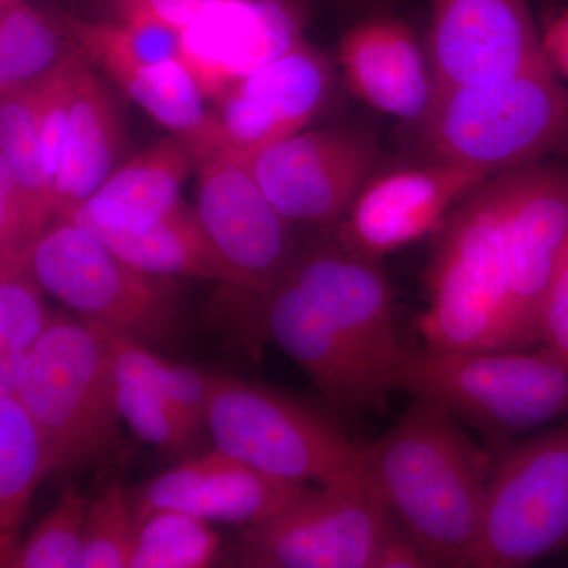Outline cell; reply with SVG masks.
Listing matches in <instances>:
<instances>
[{"label": "cell", "instance_id": "7c38bea8", "mask_svg": "<svg viewBox=\"0 0 568 568\" xmlns=\"http://www.w3.org/2000/svg\"><path fill=\"white\" fill-rule=\"evenodd\" d=\"M500 181L510 349H528L540 343L541 305L568 248V168L526 164L500 174Z\"/></svg>", "mask_w": 568, "mask_h": 568}, {"label": "cell", "instance_id": "4dcf8cb0", "mask_svg": "<svg viewBox=\"0 0 568 568\" xmlns=\"http://www.w3.org/2000/svg\"><path fill=\"white\" fill-rule=\"evenodd\" d=\"M118 406L123 424L138 439L186 459L197 429L153 384L115 366Z\"/></svg>", "mask_w": 568, "mask_h": 568}, {"label": "cell", "instance_id": "d6986e66", "mask_svg": "<svg viewBox=\"0 0 568 568\" xmlns=\"http://www.w3.org/2000/svg\"><path fill=\"white\" fill-rule=\"evenodd\" d=\"M346 88L358 100L418 125L435 102L428 52L405 22L375 17L345 33L338 48Z\"/></svg>", "mask_w": 568, "mask_h": 568}, {"label": "cell", "instance_id": "74e56055", "mask_svg": "<svg viewBox=\"0 0 568 568\" xmlns=\"http://www.w3.org/2000/svg\"><path fill=\"white\" fill-rule=\"evenodd\" d=\"M28 2V0H0V10L7 9V7L14 6V3Z\"/></svg>", "mask_w": 568, "mask_h": 568}, {"label": "cell", "instance_id": "7a4b0ae2", "mask_svg": "<svg viewBox=\"0 0 568 568\" xmlns=\"http://www.w3.org/2000/svg\"><path fill=\"white\" fill-rule=\"evenodd\" d=\"M459 424L443 406L414 398L386 435L361 447L366 485L435 567L465 562L496 465Z\"/></svg>", "mask_w": 568, "mask_h": 568}, {"label": "cell", "instance_id": "52a82bcc", "mask_svg": "<svg viewBox=\"0 0 568 568\" xmlns=\"http://www.w3.org/2000/svg\"><path fill=\"white\" fill-rule=\"evenodd\" d=\"M28 265L44 293L82 320L152 345L182 338L185 316L174 278L134 267L77 224L54 220L33 242Z\"/></svg>", "mask_w": 568, "mask_h": 568}, {"label": "cell", "instance_id": "2e32d148", "mask_svg": "<svg viewBox=\"0 0 568 568\" xmlns=\"http://www.w3.org/2000/svg\"><path fill=\"white\" fill-rule=\"evenodd\" d=\"M334 84L327 55L302 39L291 50L235 82L215 100L223 148L252 156L302 132L323 111Z\"/></svg>", "mask_w": 568, "mask_h": 568}, {"label": "cell", "instance_id": "8d00e7d4", "mask_svg": "<svg viewBox=\"0 0 568 568\" xmlns=\"http://www.w3.org/2000/svg\"><path fill=\"white\" fill-rule=\"evenodd\" d=\"M541 39L549 65L568 81V9L549 24Z\"/></svg>", "mask_w": 568, "mask_h": 568}, {"label": "cell", "instance_id": "5bb4252c", "mask_svg": "<svg viewBox=\"0 0 568 568\" xmlns=\"http://www.w3.org/2000/svg\"><path fill=\"white\" fill-rule=\"evenodd\" d=\"M489 178L470 168L436 162L377 173L332 234L349 252L381 261L437 233L452 209Z\"/></svg>", "mask_w": 568, "mask_h": 568}, {"label": "cell", "instance_id": "603a6c76", "mask_svg": "<svg viewBox=\"0 0 568 568\" xmlns=\"http://www.w3.org/2000/svg\"><path fill=\"white\" fill-rule=\"evenodd\" d=\"M201 163L189 142L170 134L121 164L88 201L130 215H170L185 204L183 183Z\"/></svg>", "mask_w": 568, "mask_h": 568}, {"label": "cell", "instance_id": "ac0fdd59", "mask_svg": "<svg viewBox=\"0 0 568 568\" xmlns=\"http://www.w3.org/2000/svg\"><path fill=\"white\" fill-rule=\"evenodd\" d=\"M306 488L267 476L213 448L144 481L132 489L130 500L134 528L160 508L185 511L209 523L250 526L274 517Z\"/></svg>", "mask_w": 568, "mask_h": 568}, {"label": "cell", "instance_id": "4fadbf2b", "mask_svg": "<svg viewBox=\"0 0 568 568\" xmlns=\"http://www.w3.org/2000/svg\"><path fill=\"white\" fill-rule=\"evenodd\" d=\"M261 189L287 222L334 230L377 174L375 142L353 130H302L250 156Z\"/></svg>", "mask_w": 568, "mask_h": 568}, {"label": "cell", "instance_id": "ba28073f", "mask_svg": "<svg viewBox=\"0 0 568 568\" xmlns=\"http://www.w3.org/2000/svg\"><path fill=\"white\" fill-rule=\"evenodd\" d=\"M213 448L280 480L327 485L358 476L361 447L312 406L237 377L212 376Z\"/></svg>", "mask_w": 568, "mask_h": 568}, {"label": "cell", "instance_id": "d590c367", "mask_svg": "<svg viewBox=\"0 0 568 568\" xmlns=\"http://www.w3.org/2000/svg\"><path fill=\"white\" fill-rule=\"evenodd\" d=\"M540 343L568 361V248L541 305Z\"/></svg>", "mask_w": 568, "mask_h": 568}, {"label": "cell", "instance_id": "5b68a950", "mask_svg": "<svg viewBox=\"0 0 568 568\" xmlns=\"http://www.w3.org/2000/svg\"><path fill=\"white\" fill-rule=\"evenodd\" d=\"M395 388L474 426L496 455L511 437L568 416V361L544 346L467 353L406 347Z\"/></svg>", "mask_w": 568, "mask_h": 568}, {"label": "cell", "instance_id": "d4e9b609", "mask_svg": "<svg viewBox=\"0 0 568 568\" xmlns=\"http://www.w3.org/2000/svg\"><path fill=\"white\" fill-rule=\"evenodd\" d=\"M0 164L9 171L24 204L32 246L54 222L52 186L37 132L33 82L0 95Z\"/></svg>", "mask_w": 568, "mask_h": 568}, {"label": "cell", "instance_id": "836d02e7", "mask_svg": "<svg viewBox=\"0 0 568 568\" xmlns=\"http://www.w3.org/2000/svg\"><path fill=\"white\" fill-rule=\"evenodd\" d=\"M88 59L81 51L33 82V108L44 171L51 186L58 171L78 81Z\"/></svg>", "mask_w": 568, "mask_h": 568}, {"label": "cell", "instance_id": "83f0119b", "mask_svg": "<svg viewBox=\"0 0 568 568\" xmlns=\"http://www.w3.org/2000/svg\"><path fill=\"white\" fill-rule=\"evenodd\" d=\"M58 18L78 50L97 70L181 59V31L170 26L160 22L88 21L67 13H58Z\"/></svg>", "mask_w": 568, "mask_h": 568}, {"label": "cell", "instance_id": "8fae6325", "mask_svg": "<svg viewBox=\"0 0 568 568\" xmlns=\"http://www.w3.org/2000/svg\"><path fill=\"white\" fill-rule=\"evenodd\" d=\"M196 211L209 241L248 295L271 290L297 256L295 224L276 211L248 156L220 148L197 168Z\"/></svg>", "mask_w": 568, "mask_h": 568}, {"label": "cell", "instance_id": "f1b7e54d", "mask_svg": "<svg viewBox=\"0 0 568 568\" xmlns=\"http://www.w3.org/2000/svg\"><path fill=\"white\" fill-rule=\"evenodd\" d=\"M220 551V537L209 521L185 511L160 508L134 530L129 568H203Z\"/></svg>", "mask_w": 568, "mask_h": 568}, {"label": "cell", "instance_id": "8992f818", "mask_svg": "<svg viewBox=\"0 0 568 568\" xmlns=\"http://www.w3.org/2000/svg\"><path fill=\"white\" fill-rule=\"evenodd\" d=\"M500 174L459 201L435 235L417 321L436 351L510 349L511 313L500 242Z\"/></svg>", "mask_w": 568, "mask_h": 568}, {"label": "cell", "instance_id": "9a60e30c", "mask_svg": "<svg viewBox=\"0 0 568 568\" xmlns=\"http://www.w3.org/2000/svg\"><path fill=\"white\" fill-rule=\"evenodd\" d=\"M436 89L499 80L549 63L528 0H429Z\"/></svg>", "mask_w": 568, "mask_h": 568}, {"label": "cell", "instance_id": "6da1fadb", "mask_svg": "<svg viewBox=\"0 0 568 568\" xmlns=\"http://www.w3.org/2000/svg\"><path fill=\"white\" fill-rule=\"evenodd\" d=\"M235 310L312 379L335 413H383L406 347L381 261L346 250L332 231L301 246L286 272Z\"/></svg>", "mask_w": 568, "mask_h": 568}, {"label": "cell", "instance_id": "4316f807", "mask_svg": "<svg viewBox=\"0 0 568 568\" xmlns=\"http://www.w3.org/2000/svg\"><path fill=\"white\" fill-rule=\"evenodd\" d=\"M44 294L28 260L0 263V392L14 394L22 358L58 315Z\"/></svg>", "mask_w": 568, "mask_h": 568}, {"label": "cell", "instance_id": "f546056e", "mask_svg": "<svg viewBox=\"0 0 568 568\" xmlns=\"http://www.w3.org/2000/svg\"><path fill=\"white\" fill-rule=\"evenodd\" d=\"M104 331L110 338L114 364L118 368L148 379L181 410L182 416L197 432L207 426V406L213 375L163 361L134 336L108 327H104Z\"/></svg>", "mask_w": 568, "mask_h": 568}, {"label": "cell", "instance_id": "277c9868", "mask_svg": "<svg viewBox=\"0 0 568 568\" xmlns=\"http://www.w3.org/2000/svg\"><path fill=\"white\" fill-rule=\"evenodd\" d=\"M425 162L497 175L568 155V89L549 63L477 84L436 89L418 123Z\"/></svg>", "mask_w": 568, "mask_h": 568}, {"label": "cell", "instance_id": "e575fe53", "mask_svg": "<svg viewBox=\"0 0 568 568\" xmlns=\"http://www.w3.org/2000/svg\"><path fill=\"white\" fill-rule=\"evenodd\" d=\"M220 2L224 0H110V6L119 21L160 22L182 31Z\"/></svg>", "mask_w": 568, "mask_h": 568}, {"label": "cell", "instance_id": "d6a6232c", "mask_svg": "<svg viewBox=\"0 0 568 568\" xmlns=\"http://www.w3.org/2000/svg\"><path fill=\"white\" fill-rule=\"evenodd\" d=\"M134 529L132 500L122 480L108 481L89 500L81 568L129 567Z\"/></svg>", "mask_w": 568, "mask_h": 568}, {"label": "cell", "instance_id": "7402d4cb", "mask_svg": "<svg viewBox=\"0 0 568 568\" xmlns=\"http://www.w3.org/2000/svg\"><path fill=\"white\" fill-rule=\"evenodd\" d=\"M99 71L153 121L189 142L203 162L223 148L213 111L205 108L207 99L182 59L151 65H111Z\"/></svg>", "mask_w": 568, "mask_h": 568}, {"label": "cell", "instance_id": "1f68e13d", "mask_svg": "<svg viewBox=\"0 0 568 568\" xmlns=\"http://www.w3.org/2000/svg\"><path fill=\"white\" fill-rule=\"evenodd\" d=\"M88 506L89 500L77 488L63 489L50 514L0 566L81 568Z\"/></svg>", "mask_w": 568, "mask_h": 568}, {"label": "cell", "instance_id": "cb8c5ba5", "mask_svg": "<svg viewBox=\"0 0 568 568\" xmlns=\"http://www.w3.org/2000/svg\"><path fill=\"white\" fill-rule=\"evenodd\" d=\"M50 474L39 425L17 394L0 392V562L17 549L33 491Z\"/></svg>", "mask_w": 568, "mask_h": 568}, {"label": "cell", "instance_id": "ffe728a7", "mask_svg": "<svg viewBox=\"0 0 568 568\" xmlns=\"http://www.w3.org/2000/svg\"><path fill=\"white\" fill-rule=\"evenodd\" d=\"M58 220L77 224L126 263L159 276L233 283V274L209 241L194 207L164 216L130 215L84 203Z\"/></svg>", "mask_w": 568, "mask_h": 568}, {"label": "cell", "instance_id": "9c48e42d", "mask_svg": "<svg viewBox=\"0 0 568 568\" xmlns=\"http://www.w3.org/2000/svg\"><path fill=\"white\" fill-rule=\"evenodd\" d=\"M568 549V425L497 454L462 568H521Z\"/></svg>", "mask_w": 568, "mask_h": 568}, {"label": "cell", "instance_id": "484cf974", "mask_svg": "<svg viewBox=\"0 0 568 568\" xmlns=\"http://www.w3.org/2000/svg\"><path fill=\"white\" fill-rule=\"evenodd\" d=\"M78 51L58 13L28 2L0 10V95L39 81Z\"/></svg>", "mask_w": 568, "mask_h": 568}, {"label": "cell", "instance_id": "30bf717a", "mask_svg": "<svg viewBox=\"0 0 568 568\" xmlns=\"http://www.w3.org/2000/svg\"><path fill=\"white\" fill-rule=\"evenodd\" d=\"M398 528L361 473L308 487L274 517L246 526L235 562L254 568H377Z\"/></svg>", "mask_w": 568, "mask_h": 568}, {"label": "cell", "instance_id": "44dd1931", "mask_svg": "<svg viewBox=\"0 0 568 568\" xmlns=\"http://www.w3.org/2000/svg\"><path fill=\"white\" fill-rule=\"evenodd\" d=\"M125 119L103 77L85 62L71 106L69 126L52 181V213L61 219L88 201L119 168Z\"/></svg>", "mask_w": 568, "mask_h": 568}, {"label": "cell", "instance_id": "3957f363", "mask_svg": "<svg viewBox=\"0 0 568 568\" xmlns=\"http://www.w3.org/2000/svg\"><path fill=\"white\" fill-rule=\"evenodd\" d=\"M14 394L44 437L50 474L125 462L114 353L103 325L58 313L22 358Z\"/></svg>", "mask_w": 568, "mask_h": 568}, {"label": "cell", "instance_id": "e0dca14e", "mask_svg": "<svg viewBox=\"0 0 568 568\" xmlns=\"http://www.w3.org/2000/svg\"><path fill=\"white\" fill-rule=\"evenodd\" d=\"M294 0H224L181 31V59L205 99L263 69L304 39Z\"/></svg>", "mask_w": 568, "mask_h": 568}]
</instances>
